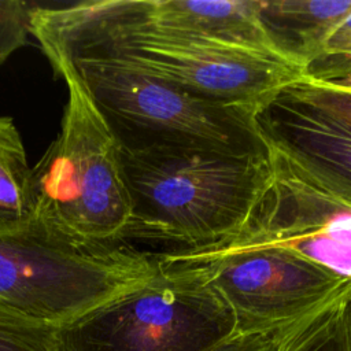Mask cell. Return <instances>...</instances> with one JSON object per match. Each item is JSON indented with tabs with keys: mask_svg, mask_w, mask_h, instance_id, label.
<instances>
[{
	"mask_svg": "<svg viewBox=\"0 0 351 351\" xmlns=\"http://www.w3.org/2000/svg\"><path fill=\"white\" fill-rule=\"evenodd\" d=\"M263 144L351 202V126L282 89L254 114Z\"/></svg>",
	"mask_w": 351,
	"mask_h": 351,
	"instance_id": "obj_8",
	"label": "cell"
},
{
	"mask_svg": "<svg viewBox=\"0 0 351 351\" xmlns=\"http://www.w3.org/2000/svg\"><path fill=\"white\" fill-rule=\"evenodd\" d=\"M292 96L336 117L351 126V88L336 82L307 75L299 82L287 86Z\"/></svg>",
	"mask_w": 351,
	"mask_h": 351,
	"instance_id": "obj_14",
	"label": "cell"
},
{
	"mask_svg": "<svg viewBox=\"0 0 351 351\" xmlns=\"http://www.w3.org/2000/svg\"><path fill=\"white\" fill-rule=\"evenodd\" d=\"M32 167L11 117L0 115V223L32 217Z\"/></svg>",
	"mask_w": 351,
	"mask_h": 351,
	"instance_id": "obj_12",
	"label": "cell"
},
{
	"mask_svg": "<svg viewBox=\"0 0 351 351\" xmlns=\"http://www.w3.org/2000/svg\"><path fill=\"white\" fill-rule=\"evenodd\" d=\"M158 261L145 284L58 328V351H213L239 333L202 273Z\"/></svg>",
	"mask_w": 351,
	"mask_h": 351,
	"instance_id": "obj_6",
	"label": "cell"
},
{
	"mask_svg": "<svg viewBox=\"0 0 351 351\" xmlns=\"http://www.w3.org/2000/svg\"><path fill=\"white\" fill-rule=\"evenodd\" d=\"M156 255L163 262L202 273L230 306L239 333L289 325L324 304L350 281L247 223L215 241Z\"/></svg>",
	"mask_w": 351,
	"mask_h": 351,
	"instance_id": "obj_7",
	"label": "cell"
},
{
	"mask_svg": "<svg viewBox=\"0 0 351 351\" xmlns=\"http://www.w3.org/2000/svg\"><path fill=\"white\" fill-rule=\"evenodd\" d=\"M324 60L329 63L326 69H336L351 64V14L332 32L326 40L322 58L317 63Z\"/></svg>",
	"mask_w": 351,
	"mask_h": 351,
	"instance_id": "obj_17",
	"label": "cell"
},
{
	"mask_svg": "<svg viewBox=\"0 0 351 351\" xmlns=\"http://www.w3.org/2000/svg\"><path fill=\"white\" fill-rule=\"evenodd\" d=\"M67 85L60 130L32 167V217L80 247L125 243L133 204L122 145L73 69L51 64Z\"/></svg>",
	"mask_w": 351,
	"mask_h": 351,
	"instance_id": "obj_3",
	"label": "cell"
},
{
	"mask_svg": "<svg viewBox=\"0 0 351 351\" xmlns=\"http://www.w3.org/2000/svg\"><path fill=\"white\" fill-rule=\"evenodd\" d=\"M351 14V0H261V19L274 44L308 70L321 60L326 40Z\"/></svg>",
	"mask_w": 351,
	"mask_h": 351,
	"instance_id": "obj_9",
	"label": "cell"
},
{
	"mask_svg": "<svg viewBox=\"0 0 351 351\" xmlns=\"http://www.w3.org/2000/svg\"><path fill=\"white\" fill-rule=\"evenodd\" d=\"M158 270L156 254L129 243L74 245L33 217L0 223V303L53 328L141 287Z\"/></svg>",
	"mask_w": 351,
	"mask_h": 351,
	"instance_id": "obj_4",
	"label": "cell"
},
{
	"mask_svg": "<svg viewBox=\"0 0 351 351\" xmlns=\"http://www.w3.org/2000/svg\"><path fill=\"white\" fill-rule=\"evenodd\" d=\"M121 159L133 204L125 243L162 247L158 252L207 244L237 232L271 177L266 147H122Z\"/></svg>",
	"mask_w": 351,
	"mask_h": 351,
	"instance_id": "obj_2",
	"label": "cell"
},
{
	"mask_svg": "<svg viewBox=\"0 0 351 351\" xmlns=\"http://www.w3.org/2000/svg\"><path fill=\"white\" fill-rule=\"evenodd\" d=\"M137 7L160 25L277 47L261 19V0H137Z\"/></svg>",
	"mask_w": 351,
	"mask_h": 351,
	"instance_id": "obj_10",
	"label": "cell"
},
{
	"mask_svg": "<svg viewBox=\"0 0 351 351\" xmlns=\"http://www.w3.org/2000/svg\"><path fill=\"white\" fill-rule=\"evenodd\" d=\"M67 63L122 147H196L258 151L254 112L177 88L128 60L92 51H49Z\"/></svg>",
	"mask_w": 351,
	"mask_h": 351,
	"instance_id": "obj_5",
	"label": "cell"
},
{
	"mask_svg": "<svg viewBox=\"0 0 351 351\" xmlns=\"http://www.w3.org/2000/svg\"><path fill=\"white\" fill-rule=\"evenodd\" d=\"M289 325L266 332L236 333L213 351H278Z\"/></svg>",
	"mask_w": 351,
	"mask_h": 351,
	"instance_id": "obj_16",
	"label": "cell"
},
{
	"mask_svg": "<svg viewBox=\"0 0 351 351\" xmlns=\"http://www.w3.org/2000/svg\"><path fill=\"white\" fill-rule=\"evenodd\" d=\"M30 8L22 0H0V66L26 44Z\"/></svg>",
	"mask_w": 351,
	"mask_h": 351,
	"instance_id": "obj_15",
	"label": "cell"
},
{
	"mask_svg": "<svg viewBox=\"0 0 351 351\" xmlns=\"http://www.w3.org/2000/svg\"><path fill=\"white\" fill-rule=\"evenodd\" d=\"M278 351H351V281L291 324Z\"/></svg>",
	"mask_w": 351,
	"mask_h": 351,
	"instance_id": "obj_11",
	"label": "cell"
},
{
	"mask_svg": "<svg viewBox=\"0 0 351 351\" xmlns=\"http://www.w3.org/2000/svg\"><path fill=\"white\" fill-rule=\"evenodd\" d=\"M56 330L0 303V351H58Z\"/></svg>",
	"mask_w": 351,
	"mask_h": 351,
	"instance_id": "obj_13",
	"label": "cell"
},
{
	"mask_svg": "<svg viewBox=\"0 0 351 351\" xmlns=\"http://www.w3.org/2000/svg\"><path fill=\"white\" fill-rule=\"evenodd\" d=\"M29 33L43 53L114 55L186 92L254 114L310 73L277 47L156 23L140 12L137 0L32 4Z\"/></svg>",
	"mask_w": 351,
	"mask_h": 351,
	"instance_id": "obj_1",
	"label": "cell"
}]
</instances>
